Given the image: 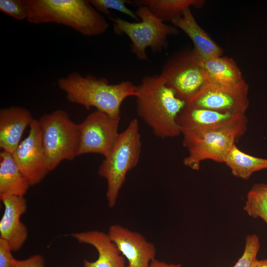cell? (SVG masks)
I'll use <instances>...</instances> for the list:
<instances>
[{"label":"cell","instance_id":"cell-14","mask_svg":"<svg viewBox=\"0 0 267 267\" xmlns=\"http://www.w3.org/2000/svg\"><path fill=\"white\" fill-rule=\"evenodd\" d=\"M34 118L26 108L18 106L0 110V147L12 154L21 142L25 130Z\"/></svg>","mask_w":267,"mask_h":267},{"label":"cell","instance_id":"cell-21","mask_svg":"<svg viewBox=\"0 0 267 267\" xmlns=\"http://www.w3.org/2000/svg\"><path fill=\"white\" fill-rule=\"evenodd\" d=\"M136 5L147 7L157 18L163 22L181 16L190 7L199 8L204 4L202 0H135Z\"/></svg>","mask_w":267,"mask_h":267},{"label":"cell","instance_id":"cell-23","mask_svg":"<svg viewBox=\"0 0 267 267\" xmlns=\"http://www.w3.org/2000/svg\"><path fill=\"white\" fill-rule=\"evenodd\" d=\"M93 7L102 14L108 16L111 15L110 10H115L126 14L136 21L139 18L135 12L127 6L128 4L134 3L133 1L129 0H89Z\"/></svg>","mask_w":267,"mask_h":267},{"label":"cell","instance_id":"cell-17","mask_svg":"<svg viewBox=\"0 0 267 267\" xmlns=\"http://www.w3.org/2000/svg\"><path fill=\"white\" fill-rule=\"evenodd\" d=\"M199 60L209 83L233 87L244 81L240 68L232 58L220 56Z\"/></svg>","mask_w":267,"mask_h":267},{"label":"cell","instance_id":"cell-20","mask_svg":"<svg viewBox=\"0 0 267 267\" xmlns=\"http://www.w3.org/2000/svg\"><path fill=\"white\" fill-rule=\"evenodd\" d=\"M223 163L238 178L248 179L256 172L267 169V159L255 157L240 150L234 144L226 155Z\"/></svg>","mask_w":267,"mask_h":267},{"label":"cell","instance_id":"cell-10","mask_svg":"<svg viewBox=\"0 0 267 267\" xmlns=\"http://www.w3.org/2000/svg\"><path fill=\"white\" fill-rule=\"evenodd\" d=\"M249 86L245 80L235 86L208 83L188 105L236 114H245L249 105Z\"/></svg>","mask_w":267,"mask_h":267},{"label":"cell","instance_id":"cell-4","mask_svg":"<svg viewBox=\"0 0 267 267\" xmlns=\"http://www.w3.org/2000/svg\"><path fill=\"white\" fill-rule=\"evenodd\" d=\"M247 122L242 114L222 124L181 132L182 144L188 152L184 165L197 171L205 160L223 163L230 149L245 134Z\"/></svg>","mask_w":267,"mask_h":267},{"label":"cell","instance_id":"cell-30","mask_svg":"<svg viewBox=\"0 0 267 267\" xmlns=\"http://www.w3.org/2000/svg\"><path fill=\"white\" fill-rule=\"evenodd\" d=\"M126 267H127V266Z\"/></svg>","mask_w":267,"mask_h":267},{"label":"cell","instance_id":"cell-27","mask_svg":"<svg viewBox=\"0 0 267 267\" xmlns=\"http://www.w3.org/2000/svg\"><path fill=\"white\" fill-rule=\"evenodd\" d=\"M16 267H45L44 260L40 255H35L24 260L18 261Z\"/></svg>","mask_w":267,"mask_h":267},{"label":"cell","instance_id":"cell-1","mask_svg":"<svg viewBox=\"0 0 267 267\" xmlns=\"http://www.w3.org/2000/svg\"><path fill=\"white\" fill-rule=\"evenodd\" d=\"M137 114L157 137L164 139L180 134L178 116L187 103L178 98L160 75L145 76L137 86Z\"/></svg>","mask_w":267,"mask_h":267},{"label":"cell","instance_id":"cell-8","mask_svg":"<svg viewBox=\"0 0 267 267\" xmlns=\"http://www.w3.org/2000/svg\"><path fill=\"white\" fill-rule=\"evenodd\" d=\"M160 75L177 96L187 103L209 83L199 59L193 49L179 52L163 65Z\"/></svg>","mask_w":267,"mask_h":267},{"label":"cell","instance_id":"cell-25","mask_svg":"<svg viewBox=\"0 0 267 267\" xmlns=\"http://www.w3.org/2000/svg\"><path fill=\"white\" fill-rule=\"evenodd\" d=\"M0 10L17 20H26L27 10L23 0H0Z\"/></svg>","mask_w":267,"mask_h":267},{"label":"cell","instance_id":"cell-26","mask_svg":"<svg viewBox=\"0 0 267 267\" xmlns=\"http://www.w3.org/2000/svg\"><path fill=\"white\" fill-rule=\"evenodd\" d=\"M8 244L0 238V267H16L18 261L11 253Z\"/></svg>","mask_w":267,"mask_h":267},{"label":"cell","instance_id":"cell-9","mask_svg":"<svg viewBox=\"0 0 267 267\" xmlns=\"http://www.w3.org/2000/svg\"><path fill=\"white\" fill-rule=\"evenodd\" d=\"M120 119L95 110L79 124L80 136L77 156L97 153L106 157L119 134Z\"/></svg>","mask_w":267,"mask_h":267},{"label":"cell","instance_id":"cell-6","mask_svg":"<svg viewBox=\"0 0 267 267\" xmlns=\"http://www.w3.org/2000/svg\"><path fill=\"white\" fill-rule=\"evenodd\" d=\"M135 13L139 21L134 22L112 15L108 17L113 23L115 33L126 35L131 41L132 52L138 59L146 60L147 47L154 52H161L167 46V37L177 34L178 31L176 27L165 23L144 6L138 5Z\"/></svg>","mask_w":267,"mask_h":267},{"label":"cell","instance_id":"cell-7","mask_svg":"<svg viewBox=\"0 0 267 267\" xmlns=\"http://www.w3.org/2000/svg\"><path fill=\"white\" fill-rule=\"evenodd\" d=\"M45 165L49 172L63 160H72L77 156L80 131L65 111L57 109L43 114L38 120Z\"/></svg>","mask_w":267,"mask_h":267},{"label":"cell","instance_id":"cell-24","mask_svg":"<svg viewBox=\"0 0 267 267\" xmlns=\"http://www.w3.org/2000/svg\"><path fill=\"white\" fill-rule=\"evenodd\" d=\"M260 248L259 237L256 234L248 235L243 254L233 267H251L253 262L257 259Z\"/></svg>","mask_w":267,"mask_h":267},{"label":"cell","instance_id":"cell-22","mask_svg":"<svg viewBox=\"0 0 267 267\" xmlns=\"http://www.w3.org/2000/svg\"><path fill=\"white\" fill-rule=\"evenodd\" d=\"M244 210L254 218H260L267 224V184H254L249 191Z\"/></svg>","mask_w":267,"mask_h":267},{"label":"cell","instance_id":"cell-15","mask_svg":"<svg viewBox=\"0 0 267 267\" xmlns=\"http://www.w3.org/2000/svg\"><path fill=\"white\" fill-rule=\"evenodd\" d=\"M71 236L79 242L90 245L97 250L96 260H85L84 267H126L124 257L107 233L98 230L72 233Z\"/></svg>","mask_w":267,"mask_h":267},{"label":"cell","instance_id":"cell-16","mask_svg":"<svg viewBox=\"0 0 267 267\" xmlns=\"http://www.w3.org/2000/svg\"><path fill=\"white\" fill-rule=\"evenodd\" d=\"M173 25L181 30L190 39L193 52L200 60L222 56L223 50L198 25L190 8L171 21Z\"/></svg>","mask_w":267,"mask_h":267},{"label":"cell","instance_id":"cell-28","mask_svg":"<svg viewBox=\"0 0 267 267\" xmlns=\"http://www.w3.org/2000/svg\"><path fill=\"white\" fill-rule=\"evenodd\" d=\"M149 267H181V265L179 264H168L155 259L151 263Z\"/></svg>","mask_w":267,"mask_h":267},{"label":"cell","instance_id":"cell-29","mask_svg":"<svg viewBox=\"0 0 267 267\" xmlns=\"http://www.w3.org/2000/svg\"><path fill=\"white\" fill-rule=\"evenodd\" d=\"M251 267H267V259L260 260L256 259L253 262Z\"/></svg>","mask_w":267,"mask_h":267},{"label":"cell","instance_id":"cell-3","mask_svg":"<svg viewBox=\"0 0 267 267\" xmlns=\"http://www.w3.org/2000/svg\"><path fill=\"white\" fill-rule=\"evenodd\" d=\"M26 21L33 24L55 23L86 37L104 33L109 25L89 0H23Z\"/></svg>","mask_w":267,"mask_h":267},{"label":"cell","instance_id":"cell-12","mask_svg":"<svg viewBox=\"0 0 267 267\" xmlns=\"http://www.w3.org/2000/svg\"><path fill=\"white\" fill-rule=\"evenodd\" d=\"M107 234L127 260V267H149L155 260V246L141 234L119 224L111 225Z\"/></svg>","mask_w":267,"mask_h":267},{"label":"cell","instance_id":"cell-2","mask_svg":"<svg viewBox=\"0 0 267 267\" xmlns=\"http://www.w3.org/2000/svg\"><path fill=\"white\" fill-rule=\"evenodd\" d=\"M57 84L71 103L93 107L111 117L120 119L121 106L127 98L135 96L137 86L129 81L111 84L105 78L73 72L59 78Z\"/></svg>","mask_w":267,"mask_h":267},{"label":"cell","instance_id":"cell-19","mask_svg":"<svg viewBox=\"0 0 267 267\" xmlns=\"http://www.w3.org/2000/svg\"><path fill=\"white\" fill-rule=\"evenodd\" d=\"M30 184L16 165L12 154L0 153V196H24Z\"/></svg>","mask_w":267,"mask_h":267},{"label":"cell","instance_id":"cell-18","mask_svg":"<svg viewBox=\"0 0 267 267\" xmlns=\"http://www.w3.org/2000/svg\"><path fill=\"white\" fill-rule=\"evenodd\" d=\"M241 115L242 114L221 112L187 104L178 116V123L181 133L185 131L222 124Z\"/></svg>","mask_w":267,"mask_h":267},{"label":"cell","instance_id":"cell-13","mask_svg":"<svg viewBox=\"0 0 267 267\" xmlns=\"http://www.w3.org/2000/svg\"><path fill=\"white\" fill-rule=\"evenodd\" d=\"M0 198L4 206L0 221V238L8 244L12 251H17L28 236L27 227L20 220L27 210V202L24 196H2Z\"/></svg>","mask_w":267,"mask_h":267},{"label":"cell","instance_id":"cell-11","mask_svg":"<svg viewBox=\"0 0 267 267\" xmlns=\"http://www.w3.org/2000/svg\"><path fill=\"white\" fill-rule=\"evenodd\" d=\"M29 128L28 135L20 142L12 155L30 185L33 186L39 183L48 172L38 120L34 119Z\"/></svg>","mask_w":267,"mask_h":267},{"label":"cell","instance_id":"cell-5","mask_svg":"<svg viewBox=\"0 0 267 267\" xmlns=\"http://www.w3.org/2000/svg\"><path fill=\"white\" fill-rule=\"evenodd\" d=\"M141 151L139 123L133 119L119 133L111 152L99 167L98 175L107 181L106 196L109 207L115 206L127 174L137 165Z\"/></svg>","mask_w":267,"mask_h":267}]
</instances>
